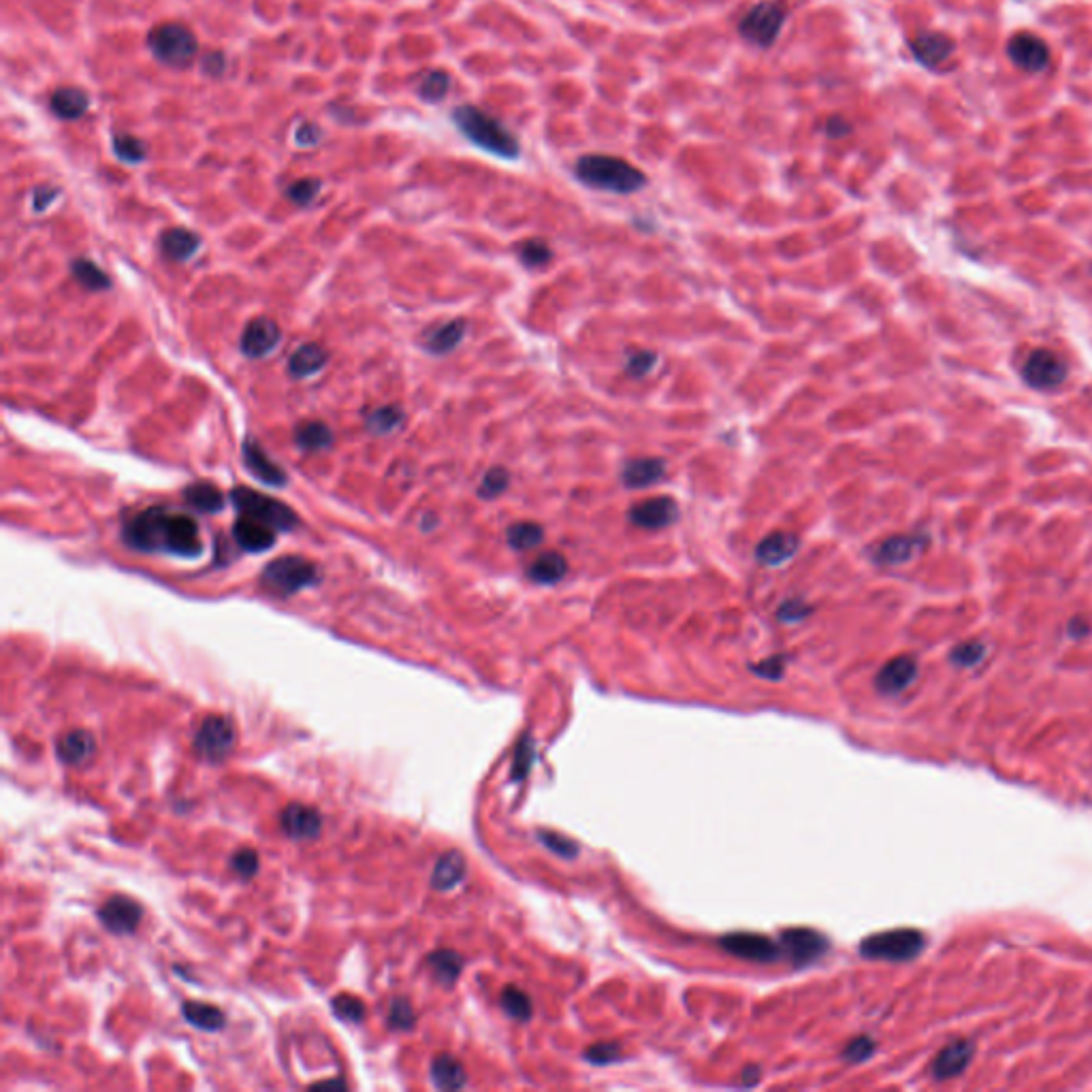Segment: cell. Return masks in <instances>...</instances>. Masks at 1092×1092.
Segmentation results:
<instances>
[{"label":"cell","instance_id":"681fc988","mask_svg":"<svg viewBox=\"0 0 1092 1092\" xmlns=\"http://www.w3.org/2000/svg\"><path fill=\"white\" fill-rule=\"evenodd\" d=\"M414 1009H412L408 998H395V1001L391 1003L389 1026L397 1028V1031H408V1028L414 1026Z\"/></svg>","mask_w":1092,"mask_h":1092},{"label":"cell","instance_id":"d4e9b609","mask_svg":"<svg viewBox=\"0 0 1092 1092\" xmlns=\"http://www.w3.org/2000/svg\"><path fill=\"white\" fill-rule=\"evenodd\" d=\"M973 1044L971 1041H954L945 1046L933 1060V1076L937 1079H950L963 1073L971 1063Z\"/></svg>","mask_w":1092,"mask_h":1092},{"label":"cell","instance_id":"db71d44e","mask_svg":"<svg viewBox=\"0 0 1092 1092\" xmlns=\"http://www.w3.org/2000/svg\"><path fill=\"white\" fill-rule=\"evenodd\" d=\"M230 866H233V871L243 879L254 877L259 871V853L250 850V847H243V850L235 852L233 860H230Z\"/></svg>","mask_w":1092,"mask_h":1092},{"label":"cell","instance_id":"6125c7cd","mask_svg":"<svg viewBox=\"0 0 1092 1092\" xmlns=\"http://www.w3.org/2000/svg\"><path fill=\"white\" fill-rule=\"evenodd\" d=\"M850 130H852L850 124H847L843 117H830V120L826 122V133L830 137H834V139L836 137H845Z\"/></svg>","mask_w":1092,"mask_h":1092},{"label":"cell","instance_id":"ab89813d","mask_svg":"<svg viewBox=\"0 0 1092 1092\" xmlns=\"http://www.w3.org/2000/svg\"><path fill=\"white\" fill-rule=\"evenodd\" d=\"M502 1007H504V1012L510 1015V1018L521 1020V1022H527L534 1014L532 998H529L526 990L516 988V985H506V988H504Z\"/></svg>","mask_w":1092,"mask_h":1092},{"label":"cell","instance_id":"8fae6325","mask_svg":"<svg viewBox=\"0 0 1092 1092\" xmlns=\"http://www.w3.org/2000/svg\"><path fill=\"white\" fill-rule=\"evenodd\" d=\"M719 945L732 956L753 960V963H775L783 954L775 941L758 933H730L719 939Z\"/></svg>","mask_w":1092,"mask_h":1092},{"label":"cell","instance_id":"d6986e66","mask_svg":"<svg viewBox=\"0 0 1092 1092\" xmlns=\"http://www.w3.org/2000/svg\"><path fill=\"white\" fill-rule=\"evenodd\" d=\"M915 677H917V661L911 658V655H898V658L890 659L888 664L879 670L875 685L882 694L894 696V694H901V691L907 689L909 685L915 681Z\"/></svg>","mask_w":1092,"mask_h":1092},{"label":"cell","instance_id":"5bb4252c","mask_svg":"<svg viewBox=\"0 0 1092 1092\" xmlns=\"http://www.w3.org/2000/svg\"><path fill=\"white\" fill-rule=\"evenodd\" d=\"M280 340H282V331H280L278 322L271 321V318H254V321H250L246 324V329H243L241 333V352L246 354L250 359H263L267 354H271L276 351Z\"/></svg>","mask_w":1092,"mask_h":1092},{"label":"cell","instance_id":"f546056e","mask_svg":"<svg viewBox=\"0 0 1092 1092\" xmlns=\"http://www.w3.org/2000/svg\"><path fill=\"white\" fill-rule=\"evenodd\" d=\"M327 361H329V354L322 346L303 344V346H299L295 354L291 357L289 372L295 378H310V376H316L318 372H322V367L327 365Z\"/></svg>","mask_w":1092,"mask_h":1092},{"label":"cell","instance_id":"7402d4cb","mask_svg":"<svg viewBox=\"0 0 1092 1092\" xmlns=\"http://www.w3.org/2000/svg\"><path fill=\"white\" fill-rule=\"evenodd\" d=\"M666 476V461L659 457L629 459L621 470V480L628 489H647Z\"/></svg>","mask_w":1092,"mask_h":1092},{"label":"cell","instance_id":"ba28073f","mask_svg":"<svg viewBox=\"0 0 1092 1092\" xmlns=\"http://www.w3.org/2000/svg\"><path fill=\"white\" fill-rule=\"evenodd\" d=\"M152 54L165 65L186 68L199 52L197 36L182 24H162L148 36Z\"/></svg>","mask_w":1092,"mask_h":1092},{"label":"cell","instance_id":"9c48e42d","mask_svg":"<svg viewBox=\"0 0 1092 1092\" xmlns=\"http://www.w3.org/2000/svg\"><path fill=\"white\" fill-rule=\"evenodd\" d=\"M235 745V726L229 717L209 715L205 717L197 730L195 747L209 762H220Z\"/></svg>","mask_w":1092,"mask_h":1092},{"label":"cell","instance_id":"60d3db41","mask_svg":"<svg viewBox=\"0 0 1092 1092\" xmlns=\"http://www.w3.org/2000/svg\"><path fill=\"white\" fill-rule=\"evenodd\" d=\"M516 252H519L521 263L529 267V270H538V267H545L553 260L551 246H548L545 240H538V237L521 241Z\"/></svg>","mask_w":1092,"mask_h":1092},{"label":"cell","instance_id":"cb8c5ba5","mask_svg":"<svg viewBox=\"0 0 1092 1092\" xmlns=\"http://www.w3.org/2000/svg\"><path fill=\"white\" fill-rule=\"evenodd\" d=\"M243 464L250 472L257 476L260 483L271 485V486H282L286 483V474L282 472V467L273 464V461L267 457V453L263 451V446L259 444V442L254 440H246L243 442Z\"/></svg>","mask_w":1092,"mask_h":1092},{"label":"cell","instance_id":"b9f144b4","mask_svg":"<svg viewBox=\"0 0 1092 1092\" xmlns=\"http://www.w3.org/2000/svg\"><path fill=\"white\" fill-rule=\"evenodd\" d=\"M73 276L77 278L79 284H84L86 289H90V291H103L111 286V280L107 273H105L101 267H98L97 263H92V260H88V259L73 260Z\"/></svg>","mask_w":1092,"mask_h":1092},{"label":"cell","instance_id":"7c38bea8","mask_svg":"<svg viewBox=\"0 0 1092 1092\" xmlns=\"http://www.w3.org/2000/svg\"><path fill=\"white\" fill-rule=\"evenodd\" d=\"M628 516L629 521H632V526L640 529H664L670 527L672 523H677L679 504L677 499L668 495L648 497L642 499V502H636L634 506L629 508Z\"/></svg>","mask_w":1092,"mask_h":1092},{"label":"cell","instance_id":"4dcf8cb0","mask_svg":"<svg viewBox=\"0 0 1092 1092\" xmlns=\"http://www.w3.org/2000/svg\"><path fill=\"white\" fill-rule=\"evenodd\" d=\"M432 1079L442 1090H459L467 1082L464 1065L451 1054H440L432 1063Z\"/></svg>","mask_w":1092,"mask_h":1092},{"label":"cell","instance_id":"e7e4bbea","mask_svg":"<svg viewBox=\"0 0 1092 1092\" xmlns=\"http://www.w3.org/2000/svg\"><path fill=\"white\" fill-rule=\"evenodd\" d=\"M54 195H56V190H49V189H39V190H36L35 192V209L36 211L46 209L47 205L54 201Z\"/></svg>","mask_w":1092,"mask_h":1092},{"label":"cell","instance_id":"484cf974","mask_svg":"<svg viewBox=\"0 0 1092 1092\" xmlns=\"http://www.w3.org/2000/svg\"><path fill=\"white\" fill-rule=\"evenodd\" d=\"M95 751L97 740L88 730H71V732L62 734L58 742H56V755L62 762L71 766L84 764Z\"/></svg>","mask_w":1092,"mask_h":1092},{"label":"cell","instance_id":"ffe728a7","mask_svg":"<svg viewBox=\"0 0 1092 1092\" xmlns=\"http://www.w3.org/2000/svg\"><path fill=\"white\" fill-rule=\"evenodd\" d=\"M282 830L291 839H314L322 830V817L314 807L292 802L282 811Z\"/></svg>","mask_w":1092,"mask_h":1092},{"label":"cell","instance_id":"8992f818","mask_svg":"<svg viewBox=\"0 0 1092 1092\" xmlns=\"http://www.w3.org/2000/svg\"><path fill=\"white\" fill-rule=\"evenodd\" d=\"M785 20H788V5L781 0H762L742 15L739 33L753 46L771 47L781 35Z\"/></svg>","mask_w":1092,"mask_h":1092},{"label":"cell","instance_id":"5b68a950","mask_svg":"<svg viewBox=\"0 0 1092 1092\" xmlns=\"http://www.w3.org/2000/svg\"><path fill=\"white\" fill-rule=\"evenodd\" d=\"M260 583L271 594L292 596L305 589V587L318 583V567L310 559L299 557V555H284V557L273 559L271 564L265 566Z\"/></svg>","mask_w":1092,"mask_h":1092},{"label":"cell","instance_id":"bcb514c9","mask_svg":"<svg viewBox=\"0 0 1092 1092\" xmlns=\"http://www.w3.org/2000/svg\"><path fill=\"white\" fill-rule=\"evenodd\" d=\"M534 751H536V745H534L532 736L526 734L519 740V745H516V751H515V762H513L515 781H523V779L527 777V772L534 764Z\"/></svg>","mask_w":1092,"mask_h":1092},{"label":"cell","instance_id":"7a4b0ae2","mask_svg":"<svg viewBox=\"0 0 1092 1092\" xmlns=\"http://www.w3.org/2000/svg\"><path fill=\"white\" fill-rule=\"evenodd\" d=\"M577 178L596 190L632 195L647 184V176L628 160L608 154H587L577 162Z\"/></svg>","mask_w":1092,"mask_h":1092},{"label":"cell","instance_id":"6f0895ef","mask_svg":"<svg viewBox=\"0 0 1092 1092\" xmlns=\"http://www.w3.org/2000/svg\"><path fill=\"white\" fill-rule=\"evenodd\" d=\"M873 1052H875V1041L862 1035V1037L852 1039L850 1044H847L843 1050V1058L850 1060V1063H862V1060L873 1056Z\"/></svg>","mask_w":1092,"mask_h":1092},{"label":"cell","instance_id":"d590c367","mask_svg":"<svg viewBox=\"0 0 1092 1092\" xmlns=\"http://www.w3.org/2000/svg\"><path fill=\"white\" fill-rule=\"evenodd\" d=\"M295 442L303 451L316 453L331 446L333 434H331V429L321 421H305L295 429Z\"/></svg>","mask_w":1092,"mask_h":1092},{"label":"cell","instance_id":"4fadbf2b","mask_svg":"<svg viewBox=\"0 0 1092 1092\" xmlns=\"http://www.w3.org/2000/svg\"><path fill=\"white\" fill-rule=\"evenodd\" d=\"M141 917V904L122 894L107 898V901L103 903V907L98 909V920H101L103 926L114 934H133L137 926H139Z\"/></svg>","mask_w":1092,"mask_h":1092},{"label":"cell","instance_id":"816d5d0a","mask_svg":"<svg viewBox=\"0 0 1092 1092\" xmlns=\"http://www.w3.org/2000/svg\"><path fill=\"white\" fill-rule=\"evenodd\" d=\"M321 186L322 184L318 182V179L305 178V179H299V182H295V184H291L289 190H286V195H289V199H291L292 203L308 205V203H311L318 197V192H321Z\"/></svg>","mask_w":1092,"mask_h":1092},{"label":"cell","instance_id":"ac0fdd59","mask_svg":"<svg viewBox=\"0 0 1092 1092\" xmlns=\"http://www.w3.org/2000/svg\"><path fill=\"white\" fill-rule=\"evenodd\" d=\"M801 548V538L791 532H772L755 546V559L766 567H779L794 559Z\"/></svg>","mask_w":1092,"mask_h":1092},{"label":"cell","instance_id":"e0dca14e","mask_svg":"<svg viewBox=\"0 0 1092 1092\" xmlns=\"http://www.w3.org/2000/svg\"><path fill=\"white\" fill-rule=\"evenodd\" d=\"M928 546V538L922 534H898L890 536L875 548V561L882 566L907 564L917 555H922Z\"/></svg>","mask_w":1092,"mask_h":1092},{"label":"cell","instance_id":"11a10c76","mask_svg":"<svg viewBox=\"0 0 1092 1092\" xmlns=\"http://www.w3.org/2000/svg\"><path fill=\"white\" fill-rule=\"evenodd\" d=\"M811 613H813V608H811L807 602L798 600V597H791V600H785L781 607H779L777 617H779V621H783V623H801L807 619Z\"/></svg>","mask_w":1092,"mask_h":1092},{"label":"cell","instance_id":"03108f58","mask_svg":"<svg viewBox=\"0 0 1092 1092\" xmlns=\"http://www.w3.org/2000/svg\"><path fill=\"white\" fill-rule=\"evenodd\" d=\"M760 1077H762V1071H760V1066H747V1069H742L740 1073V1082L745 1086H753L760 1082Z\"/></svg>","mask_w":1092,"mask_h":1092},{"label":"cell","instance_id":"603a6c76","mask_svg":"<svg viewBox=\"0 0 1092 1092\" xmlns=\"http://www.w3.org/2000/svg\"><path fill=\"white\" fill-rule=\"evenodd\" d=\"M911 52L924 66L934 68L954 54V41L941 33H924L911 41Z\"/></svg>","mask_w":1092,"mask_h":1092},{"label":"cell","instance_id":"2e32d148","mask_svg":"<svg viewBox=\"0 0 1092 1092\" xmlns=\"http://www.w3.org/2000/svg\"><path fill=\"white\" fill-rule=\"evenodd\" d=\"M828 950V939L811 928H788L781 933V952L794 963H811Z\"/></svg>","mask_w":1092,"mask_h":1092},{"label":"cell","instance_id":"44dd1931","mask_svg":"<svg viewBox=\"0 0 1092 1092\" xmlns=\"http://www.w3.org/2000/svg\"><path fill=\"white\" fill-rule=\"evenodd\" d=\"M235 542L248 553H263L276 545V529L257 519L240 515L233 527Z\"/></svg>","mask_w":1092,"mask_h":1092},{"label":"cell","instance_id":"f6af8a7d","mask_svg":"<svg viewBox=\"0 0 1092 1092\" xmlns=\"http://www.w3.org/2000/svg\"><path fill=\"white\" fill-rule=\"evenodd\" d=\"M448 86H451V79H448L444 71H432L423 77L421 86H418V95L429 103H438L448 95Z\"/></svg>","mask_w":1092,"mask_h":1092},{"label":"cell","instance_id":"680465c9","mask_svg":"<svg viewBox=\"0 0 1092 1092\" xmlns=\"http://www.w3.org/2000/svg\"><path fill=\"white\" fill-rule=\"evenodd\" d=\"M585 1058L594 1065H610L621 1058V1047L617 1044H596L585 1052Z\"/></svg>","mask_w":1092,"mask_h":1092},{"label":"cell","instance_id":"277c9868","mask_svg":"<svg viewBox=\"0 0 1092 1092\" xmlns=\"http://www.w3.org/2000/svg\"><path fill=\"white\" fill-rule=\"evenodd\" d=\"M230 499H233L240 515L265 523V526L273 527L276 532H291L299 523L295 510H291L286 504L280 502V499H273L265 495V493L248 489V486H237V489L230 491Z\"/></svg>","mask_w":1092,"mask_h":1092},{"label":"cell","instance_id":"1f68e13d","mask_svg":"<svg viewBox=\"0 0 1092 1092\" xmlns=\"http://www.w3.org/2000/svg\"><path fill=\"white\" fill-rule=\"evenodd\" d=\"M465 877V858L459 852H448L435 864L432 885L435 890H451Z\"/></svg>","mask_w":1092,"mask_h":1092},{"label":"cell","instance_id":"7bdbcfd3","mask_svg":"<svg viewBox=\"0 0 1092 1092\" xmlns=\"http://www.w3.org/2000/svg\"><path fill=\"white\" fill-rule=\"evenodd\" d=\"M331 1007H333V1014L338 1015V1018L352 1022V1025H361L367 1014L365 1003L352 995H338L331 1001Z\"/></svg>","mask_w":1092,"mask_h":1092},{"label":"cell","instance_id":"f1b7e54d","mask_svg":"<svg viewBox=\"0 0 1092 1092\" xmlns=\"http://www.w3.org/2000/svg\"><path fill=\"white\" fill-rule=\"evenodd\" d=\"M566 574H567V559L561 553H555V551H546V553L538 555V557L529 564V570H527V577L532 578L534 583H540V585L559 583Z\"/></svg>","mask_w":1092,"mask_h":1092},{"label":"cell","instance_id":"8d00e7d4","mask_svg":"<svg viewBox=\"0 0 1092 1092\" xmlns=\"http://www.w3.org/2000/svg\"><path fill=\"white\" fill-rule=\"evenodd\" d=\"M542 540H545V527L534 521L513 523L506 529V542L515 551H532L542 545Z\"/></svg>","mask_w":1092,"mask_h":1092},{"label":"cell","instance_id":"f907efd6","mask_svg":"<svg viewBox=\"0 0 1092 1092\" xmlns=\"http://www.w3.org/2000/svg\"><path fill=\"white\" fill-rule=\"evenodd\" d=\"M655 363H658V354L651 351H634L628 354L626 361V372L632 378H642L647 376V373H651L655 370Z\"/></svg>","mask_w":1092,"mask_h":1092},{"label":"cell","instance_id":"52a82bcc","mask_svg":"<svg viewBox=\"0 0 1092 1092\" xmlns=\"http://www.w3.org/2000/svg\"><path fill=\"white\" fill-rule=\"evenodd\" d=\"M926 941L920 931L913 928H896L866 937L860 944V954L869 960H890V963H904L915 958L924 950Z\"/></svg>","mask_w":1092,"mask_h":1092},{"label":"cell","instance_id":"6da1fadb","mask_svg":"<svg viewBox=\"0 0 1092 1092\" xmlns=\"http://www.w3.org/2000/svg\"><path fill=\"white\" fill-rule=\"evenodd\" d=\"M124 542L141 553H169L178 557H199L203 551L197 521L162 506L135 515L124 526Z\"/></svg>","mask_w":1092,"mask_h":1092},{"label":"cell","instance_id":"c3c4849f","mask_svg":"<svg viewBox=\"0 0 1092 1092\" xmlns=\"http://www.w3.org/2000/svg\"><path fill=\"white\" fill-rule=\"evenodd\" d=\"M114 152L127 162H141L146 158V143L133 135H117L114 139Z\"/></svg>","mask_w":1092,"mask_h":1092},{"label":"cell","instance_id":"f5cc1de1","mask_svg":"<svg viewBox=\"0 0 1092 1092\" xmlns=\"http://www.w3.org/2000/svg\"><path fill=\"white\" fill-rule=\"evenodd\" d=\"M785 655H771V658H766L762 661H758V664H751L753 675L766 679V681H779V679L783 677L785 672Z\"/></svg>","mask_w":1092,"mask_h":1092},{"label":"cell","instance_id":"7dc6e473","mask_svg":"<svg viewBox=\"0 0 1092 1092\" xmlns=\"http://www.w3.org/2000/svg\"><path fill=\"white\" fill-rule=\"evenodd\" d=\"M984 655H985L984 642L969 640V642H963V645L954 647L952 661L960 668H971V666H977L979 661L984 659Z\"/></svg>","mask_w":1092,"mask_h":1092},{"label":"cell","instance_id":"9a60e30c","mask_svg":"<svg viewBox=\"0 0 1092 1092\" xmlns=\"http://www.w3.org/2000/svg\"><path fill=\"white\" fill-rule=\"evenodd\" d=\"M1007 54L1015 66L1028 73L1044 71L1047 62H1050V49H1047L1046 41L1031 33L1014 35L1007 43Z\"/></svg>","mask_w":1092,"mask_h":1092},{"label":"cell","instance_id":"836d02e7","mask_svg":"<svg viewBox=\"0 0 1092 1092\" xmlns=\"http://www.w3.org/2000/svg\"><path fill=\"white\" fill-rule=\"evenodd\" d=\"M186 502H189V506H192L199 513H208L214 515L218 510H222L224 506V495L222 491L218 489L214 483H192L189 489L184 491Z\"/></svg>","mask_w":1092,"mask_h":1092},{"label":"cell","instance_id":"94428289","mask_svg":"<svg viewBox=\"0 0 1092 1092\" xmlns=\"http://www.w3.org/2000/svg\"><path fill=\"white\" fill-rule=\"evenodd\" d=\"M203 71L211 77H220L224 73V56L220 52H209L203 58Z\"/></svg>","mask_w":1092,"mask_h":1092},{"label":"cell","instance_id":"74e56055","mask_svg":"<svg viewBox=\"0 0 1092 1092\" xmlns=\"http://www.w3.org/2000/svg\"><path fill=\"white\" fill-rule=\"evenodd\" d=\"M429 966H432L434 975L438 977L442 984H454L461 969H464V958L453 950H438L429 954Z\"/></svg>","mask_w":1092,"mask_h":1092},{"label":"cell","instance_id":"ee69618b","mask_svg":"<svg viewBox=\"0 0 1092 1092\" xmlns=\"http://www.w3.org/2000/svg\"><path fill=\"white\" fill-rule=\"evenodd\" d=\"M508 485H510V472L506 470V467H499V465L491 467V470L483 476V480H480L478 495L483 499H495L508 489Z\"/></svg>","mask_w":1092,"mask_h":1092},{"label":"cell","instance_id":"4316f807","mask_svg":"<svg viewBox=\"0 0 1092 1092\" xmlns=\"http://www.w3.org/2000/svg\"><path fill=\"white\" fill-rule=\"evenodd\" d=\"M465 329H467V322L461 321V318H457V321L442 322V324H438V327H434L432 331H427L425 348L434 354L453 352L454 348L464 342Z\"/></svg>","mask_w":1092,"mask_h":1092},{"label":"cell","instance_id":"30bf717a","mask_svg":"<svg viewBox=\"0 0 1092 1092\" xmlns=\"http://www.w3.org/2000/svg\"><path fill=\"white\" fill-rule=\"evenodd\" d=\"M1065 361L1050 351H1035L1022 367V378L1039 391H1054L1066 380Z\"/></svg>","mask_w":1092,"mask_h":1092},{"label":"cell","instance_id":"d6a6232c","mask_svg":"<svg viewBox=\"0 0 1092 1092\" xmlns=\"http://www.w3.org/2000/svg\"><path fill=\"white\" fill-rule=\"evenodd\" d=\"M88 95L79 88H60L52 95V109L62 120H77L88 111Z\"/></svg>","mask_w":1092,"mask_h":1092},{"label":"cell","instance_id":"3957f363","mask_svg":"<svg viewBox=\"0 0 1092 1092\" xmlns=\"http://www.w3.org/2000/svg\"><path fill=\"white\" fill-rule=\"evenodd\" d=\"M453 120L461 133L485 152L506 160H515L519 156L521 146L516 137L483 109L474 107V105H461L453 111Z\"/></svg>","mask_w":1092,"mask_h":1092},{"label":"cell","instance_id":"91938a15","mask_svg":"<svg viewBox=\"0 0 1092 1092\" xmlns=\"http://www.w3.org/2000/svg\"><path fill=\"white\" fill-rule=\"evenodd\" d=\"M295 137H297V141L301 143V146H316V143L321 141V128H318L316 124L305 122V124H301V127L297 128Z\"/></svg>","mask_w":1092,"mask_h":1092},{"label":"cell","instance_id":"9f6ffc18","mask_svg":"<svg viewBox=\"0 0 1092 1092\" xmlns=\"http://www.w3.org/2000/svg\"><path fill=\"white\" fill-rule=\"evenodd\" d=\"M540 841L548 847V850L559 853V856H564V858H574L578 852V845L574 843V841L566 839V836H561L557 832H548V830H540Z\"/></svg>","mask_w":1092,"mask_h":1092},{"label":"cell","instance_id":"e575fe53","mask_svg":"<svg viewBox=\"0 0 1092 1092\" xmlns=\"http://www.w3.org/2000/svg\"><path fill=\"white\" fill-rule=\"evenodd\" d=\"M182 1014L192 1026L201 1028V1031H220V1028L224 1026V1014L216 1007V1005L189 1001V1003H184Z\"/></svg>","mask_w":1092,"mask_h":1092},{"label":"cell","instance_id":"83f0119b","mask_svg":"<svg viewBox=\"0 0 1092 1092\" xmlns=\"http://www.w3.org/2000/svg\"><path fill=\"white\" fill-rule=\"evenodd\" d=\"M160 248L173 260H189L201 248V237L189 229H169L160 237Z\"/></svg>","mask_w":1092,"mask_h":1092},{"label":"cell","instance_id":"be15d7a7","mask_svg":"<svg viewBox=\"0 0 1092 1092\" xmlns=\"http://www.w3.org/2000/svg\"><path fill=\"white\" fill-rule=\"evenodd\" d=\"M1066 629H1069V636H1071V638H1076V640L1084 638V636H1088V634H1090V626H1088V621L1079 619V617H1077V619H1073V621L1069 623V628H1066Z\"/></svg>","mask_w":1092,"mask_h":1092},{"label":"cell","instance_id":"f35d334b","mask_svg":"<svg viewBox=\"0 0 1092 1092\" xmlns=\"http://www.w3.org/2000/svg\"><path fill=\"white\" fill-rule=\"evenodd\" d=\"M367 429L376 435H384L395 432L403 423V410L399 405H383V408L372 410L365 418Z\"/></svg>","mask_w":1092,"mask_h":1092}]
</instances>
